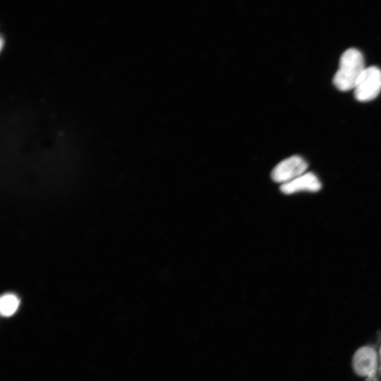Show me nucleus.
I'll return each mask as SVG.
<instances>
[{
    "instance_id": "obj_5",
    "label": "nucleus",
    "mask_w": 381,
    "mask_h": 381,
    "mask_svg": "<svg viewBox=\"0 0 381 381\" xmlns=\"http://www.w3.org/2000/svg\"><path fill=\"white\" fill-rule=\"evenodd\" d=\"M322 187L317 176L312 172H306L295 179L282 184L281 191L284 194H292L298 191L317 192Z\"/></svg>"
},
{
    "instance_id": "obj_1",
    "label": "nucleus",
    "mask_w": 381,
    "mask_h": 381,
    "mask_svg": "<svg viewBox=\"0 0 381 381\" xmlns=\"http://www.w3.org/2000/svg\"><path fill=\"white\" fill-rule=\"evenodd\" d=\"M365 68L361 52L355 48L348 49L340 57L339 69L334 76L333 83L341 91L354 89Z\"/></svg>"
},
{
    "instance_id": "obj_4",
    "label": "nucleus",
    "mask_w": 381,
    "mask_h": 381,
    "mask_svg": "<svg viewBox=\"0 0 381 381\" xmlns=\"http://www.w3.org/2000/svg\"><path fill=\"white\" fill-rule=\"evenodd\" d=\"M352 368L356 374L362 377H375L378 368V356L371 346L359 348L352 358Z\"/></svg>"
},
{
    "instance_id": "obj_7",
    "label": "nucleus",
    "mask_w": 381,
    "mask_h": 381,
    "mask_svg": "<svg viewBox=\"0 0 381 381\" xmlns=\"http://www.w3.org/2000/svg\"><path fill=\"white\" fill-rule=\"evenodd\" d=\"M365 381H378L376 376L366 377Z\"/></svg>"
},
{
    "instance_id": "obj_6",
    "label": "nucleus",
    "mask_w": 381,
    "mask_h": 381,
    "mask_svg": "<svg viewBox=\"0 0 381 381\" xmlns=\"http://www.w3.org/2000/svg\"><path fill=\"white\" fill-rule=\"evenodd\" d=\"M19 306L18 298L13 294H6L1 297L0 301V310L3 315H13Z\"/></svg>"
},
{
    "instance_id": "obj_8",
    "label": "nucleus",
    "mask_w": 381,
    "mask_h": 381,
    "mask_svg": "<svg viewBox=\"0 0 381 381\" xmlns=\"http://www.w3.org/2000/svg\"><path fill=\"white\" fill-rule=\"evenodd\" d=\"M380 370H381V346H380Z\"/></svg>"
},
{
    "instance_id": "obj_2",
    "label": "nucleus",
    "mask_w": 381,
    "mask_h": 381,
    "mask_svg": "<svg viewBox=\"0 0 381 381\" xmlns=\"http://www.w3.org/2000/svg\"><path fill=\"white\" fill-rule=\"evenodd\" d=\"M353 90L356 99L360 102L375 99L381 91V70L377 66L365 68Z\"/></svg>"
},
{
    "instance_id": "obj_3",
    "label": "nucleus",
    "mask_w": 381,
    "mask_h": 381,
    "mask_svg": "<svg viewBox=\"0 0 381 381\" xmlns=\"http://www.w3.org/2000/svg\"><path fill=\"white\" fill-rule=\"evenodd\" d=\"M307 162L298 155H293L279 162L272 169L271 176L274 182H289L306 173Z\"/></svg>"
}]
</instances>
